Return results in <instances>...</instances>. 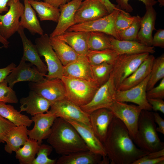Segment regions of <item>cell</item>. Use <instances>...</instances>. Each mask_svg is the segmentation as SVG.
<instances>
[{"instance_id":"cell-1","label":"cell","mask_w":164,"mask_h":164,"mask_svg":"<svg viewBox=\"0 0 164 164\" xmlns=\"http://www.w3.org/2000/svg\"><path fill=\"white\" fill-rule=\"evenodd\" d=\"M103 143L111 164H132L150 152L136 146L126 126L114 116Z\"/></svg>"},{"instance_id":"cell-2","label":"cell","mask_w":164,"mask_h":164,"mask_svg":"<svg viewBox=\"0 0 164 164\" xmlns=\"http://www.w3.org/2000/svg\"><path fill=\"white\" fill-rule=\"evenodd\" d=\"M47 139V142L56 152L62 155L89 150L75 128L60 118L55 119Z\"/></svg>"},{"instance_id":"cell-3","label":"cell","mask_w":164,"mask_h":164,"mask_svg":"<svg viewBox=\"0 0 164 164\" xmlns=\"http://www.w3.org/2000/svg\"><path fill=\"white\" fill-rule=\"evenodd\" d=\"M153 112L143 110L140 114L138 129L133 141L139 148L149 152L164 148L156 131Z\"/></svg>"},{"instance_id":"cell-4","label":"cell","mask_w":164,"mask_h":164,"mask_svg":"<svg viewBox=\"0 0 164 164\" xmlns=\"http://www.w3.org/2000/svg\"><path fill=\"white\" fill-rule=\"evenodd\" d=\"M65 98L80 107L89 103L100 87L94 81L63 76Z\"/></svg>"},{"instance_id":"cell-5","label":"cell","mask_w":164,"mask_h":164,"mask_svg":"<svg viewBox=\"0 0 164 164\" xmlns=\"http://www.w3.org/2000/svg\"><path fill=\"white\" fill-rule=\"evenodd\" d=\"M150 55L149 53L117 55L111 73L117 90L121 84L133 73Z\"/></svg>"},{"instance_id":"cell-6","label":"cell","mask_w":164,"mask_h":164,"mask_svg":"<svg viewBox=\"0 0 164 164\" xmlns=\"http://www.w3.org/2000/svg\"><path fill=\"white\" fill-rule=\"evenodd\" d=\"M35 43L40 56L44 57L47 64L46 79H61L63 66L51 45L48 35L45 34L36 38Z\"/></svg>"},{"instance_id":"cell-7","label":"cell","mask_w":164,"mask_h":164,"mask_svg":"<svg viewBox=\"0 0 164 164\" xmlns=\"http://www.w3.org/2000/svg\"><path fill=\"white\" fill-rule=\"evenodd\" d=\"M110 109L114 116L124 124L133 140L137 131L139 118L143 109L138 105L114 101Z\"/></svg>"},{"instance_id":"cell-8","label":"cell","mask_w":164,"mask_h":164,"mask_svg":"<svg viewBox=\"0 0 164 164\" xmlns=\"http://www.w3.org/2000/svg\"><path fill=\"white\" fill-rule=\"evenodd\" d=\"M121 10L118 6L117 9L105 16L92 21L75 24L67 31L101 32L120 40L115 29L114 23L116 17Z\"/></svg>"},{"instance_id":"cell-9","label":"cell","mask_w":164,"mask_h":164,"mask_svg":"<svg viewBox=\"0 0 164 164\" xmlns=\"http://www.w3.org/2000/svg\"><path fill=\"white\" fill-rule=\"evenodd\" d=\"M50 108L48 111L56 117L80 122L91 127L89 114L66 98L52 104Z\"/></svg>"},{"instance_id":"cell-10","label":"cell","mask_w":164,"mask_h":164,"mask_svg":"<svg viewBox=\"0 0 164 164\" xmlns=\"http://www.w3.org/2000/svg\"><path fill=\"white\" fill-rule=\"evenodd\" d=\"M116 90L111 73L108 80L99 87L91 101L80 107L88 114L98 109H110L115 100Z\"/></svg>"},{"instance_id":"cell-11","label":"cell","mask_w":164,"mask_h":164,"mask_svg":"<svg viewBox=\"0 0 164 164\" xmlns=\"http://www.w3.org/2000/svg\"><path fill=\"white\" fill-rule=\"evenodd\" d=\"M7 5L9 8L6 13L0 14V35L7 40L17 32L19 19L24 10V5L20 1L10 0Z\"/></svg>"},{"instance_id":"cell-12","label":"cell","mask_w":164,"mask_h":164,"mask_svg":"<svg viewBox=\"0 0 164 164\" xmlns=\"http://www.w3.org/2000/svg\"><path fill=\"white\" fill-rule=\"evenodd\" d=\"M29 86L31 90L43 97L51 104L65 98V88L61 79L45 78L38 82H30Z\"/></svg>"},{"instance_id":"cell-13","label":"cell","mask_w":164,"mask_h":164,"mask_svg":"<svg viewBox=\"0 0 164 164\" xmlns=\"http://www.w3.org/2000/svg\"><path fill=\"white\" fill-rule=\"evenodd\" d=\"M21 59L19 65L14 68L6 77V81L13 88L15 84L22 81L38 82L45 79L46 74L39 72L36 67L30 63Z\"/></svg>"},{"instance_id":"cell-14","label":"cell","mask_w":164,"mask_h":164,"mask_svg":"<svg viewBox=\"0 0 164 164\" xmlns=\"http://www.w3.org/2000/svg\"><path fill=\"white\" fill-rule=\"evenodd\" d=\"M150 76V74L141 83L128 89L117 90L114 101L132 102L143 110L151 111L152 107L148 102L146 96L147 86Z\"/></svg>"},{"instance_id":"cell-15","label":"cell","mask_w":164,"mask_h":164,"mask_svg":"<svg viewBox=\"0 0 164 164\" xmlns=\"http://www.w3.org/2000/svg\"><path fill=\"white\" fill-rule=\"evenodd\" d=\"M109 14L100 0H84L76 12L75 24L92 21Z\"/></svg>"},{"instance_id":"cell-16","label":"cell","mask_w":164,"mask_h":164,"mask_svg":"<svg viewBox=\"0 0 164 164\" xmlns=\"http://www.w3.org/2000/svg\"><path fill=\"white\" fill-rule=\"evenodd\" d=\"M56 118L48 111L32 116L31 119L34 125L32 129L28 130L29 138L36 140L40 145L43 140L47 139L50 135L52 127Z\"/></svg>"},{"instance_id":"cell-17","label":"cell","mask_w":164,"mask_h":164,"mask_svg":"<svg viewBox=\"0 0 164 164\" xmlns=\"http://www.w3.org/2000/svg\"><path fill=\"white\" fill-rule=\"evenodd\" d=\"M89 114L91 128L103 143L105 140L114 115L109 108H106L97 109Z\"/></svg>"},{"instance_id":"cell-18","label":"cell","mask_w":164,"mask_h":164,"mask_svg":"<svg viewBox=\"0 0 164 164\" xmlns=\"http://www.w3.org/2000/svg\"><path fill=\"white\" fill-rule=\"evenodd\" d=\"M83 0H72L60 6V15L57 25L50 37L58 36L75 24V15Z\"/></svg>"},{"instance_id":"cell-19","label":"cell","mask_w":164,"mask_h":164,"mask_svg":"<svg viewBox=\"0 0 164 164\" xmlns=\"http://www.w3.org/2000/svg\"><path fill=\"white\" fill-rule=\"evenodd\" d=\"M63 73L65 77L94 81L91 65L85 55H79L75 60L63 66Z\"/></svg>"},{"instance_id":"cell-20","label":"cell","mask_w":164,"mask_h":164,"mask_svg":"<svg viewBox=\"0 0 164 164\" xmlns=\"http://www.w3.org/2000/svg\"><path fill=\"white\" fill-rule=\"evenodd\" d=\"M76 129L89 149L94 153L107 156L103 143L99 140L91 127L72 120L67 121Z\"/></svg>"},{"instance_id":"cell-21","label":"cell","mask_w":164,"mask_h":164,"mask_svg":"<svg viewBox=\"0 0 164 164\" xmlns=\"http://www.w3.org/2000/svg\"><path fill=\"white\" fill-rule=\"evenodd\" d=\"M24 29L19 26L17 32L21 39L23 47V54L21 59L35 66L40 73L46 74L47 66L41 59L35 44H33L26 37Z\"/></svg>"},{"instance_id":"cell-22","label":"cell","mask_w":164,"mask_h":164,"mask_svg":"<svg viewBox=\"0 0 164 164\" xmlns=\"http://www.w3.org/2000/svg\"><path fill=\"white\" fill-rule=\"evenodd\" d=\"M20 111H26L32 116L47 112L51 103L47 100L31 90L26 97L20 99Z\"/></svg>"},{"instance_id":"cell-23","label":"cell","mask_w":164,"mask_h":164,"mask_svg":"<svg viewBox=\"0 0 164 164\" xmlns=\"http://www.w3.org/2000/svg\"><path fill=\"white\" fill-rule=\"evenodd\" d=\"M146 11L141 18V26L138 36L137 41L145 45L152 46V32L155 28L157 13L153 6H145Z\"/></svg>"},{"instance_id":"cell-24","label":"cell","mask_w":164,"mask_h":164,"mask_svg":"<svg viewBox=\"0 0 164 164\" xmlns=\"http://www.w3.org/2000/svg\"><path fill=\"white\" fill-rule=\"evenodd\" d=\"M109 38L111 49L115 50L118 55L144 53L153 54L155 52L154 47L147 46L138 41L119 40L110 35Z\"/></svg>"},{"instance_id":"cell-25","label":"cell","mask_w":164,"mask_h":164,"mask_svg":"<svg viewBox=\"0 0 164 164\" xmlns=\"http://www.w3.org/2000/svg\"><path fill=\"white\" fill-rule=\"evenodd\" d=\"M89 34L88 32L67 30L57 36L69 45L78 55L86 56L89 50Z\"/></svg>"},{"instance_id":"cell-26","label":"cell","mask_w":164,"mask_h":164,"mask_svg":"<svg viewBox=\"0 0 164 164\" xmlns=\"http://www.w3.org/2000/svg\"><path fill=\"white\" fill-rule=\"evenodd\" d=\"M155 58L153 55H149L138 68L121 84L117 90L128 89L142 81L150 74Z\"/></svg>"},{"instance_id":"cell-27","label":"cell","mask_w":164,"mask_h":164,"mask_svg":"<svg viewBox=\"0 0 164 164\" xmlns=\"http://www.w3.org/2000/svg\"><path fill=\"white\" fill-rule=\"evenodd\" d=\"M103 157L89 150L62 155L56 164H102Z\"/></svg>"},{"instance_id":"cell-28","label":"cell","mask_w":164,"mask_h":164,"mask_svg":"<svg viewBox=\"0 0 164 164\" xmlns=\"http://www.w3.org/2000/svg\"><path fill=\"white\" fill-rule=\"evenodd\" d=\"M27 127L24 126H15L8 132L5 139V151L9 154L15 152L23 146L29 137Z\"/></svg>"},{"instance_id":"cell-29","label":"cell","mask_w":164,"mask_h":164,"mask_svg":"<svg viewBox=\"0 0 164 164\" xmlns=\"http://www.w3.org/2000/svg\"><path fill=\"white\" fill-rule=\"evenodd\" d=\"M24 10L19 22V26L26 29L32 34H43V31L37 18L35 10L29 0H23Z\"/></svg>"},{"instance_id":"cell-30","label":"cell","mask_w":164,"mask_h":164,"mask_svg":"<svg viewBox=\"0 0 164 164\" xmlns=\"http://www.w3.org/2000/svg\"><path fill=\"white\" fill-rule=\"evenodd\" d=\"M51 45L63 66L75 60L79 55L57 36L50 37Z\"/></svg>"},{"instance_id":"cell-31","label":"cell","mask_w":164,"mask_h":164,"mask_svg":"<svg viewBox=\"0 0 164 164\" xmlns=\"http://www.w3.org/2000/svg\"><path fill=\"white\" fill-rule=\"evenodd\" d=\"M11 105L4 102H0V115L12 122L16 126H31L33 121L29 118L21 113Z\"/></svg>"},{"instance_id":"cell-32","label":"cell","mask_w":164,"mask_h":164,"mask_svg":"<svg viewBox=\"0 0 164 164\" xmlns=\"http://www.w3.org/2000/svg\"><path fill=\"white\" fill-rule=\"evenodd\" d=\"M34 9L38 14L41 21H51L57 22L60 15V9L44 2L29 0Z\"/></svg>"},{"instance_id":"cell-33","label":"cell","mask_w":164,"mask_h":164,"mask_svg":"<svg viewBox=\"0 0 164 164\" xmlns=\"http://www.w3.org/2000/svg\"><path fill=\"white\" fill-rule=\"evenodd\" d=\"M39 146L36 140L29 138L22 147L15 152L16 158L20 164H32Z\"/></svg>"},{"instance_id":"cell-34","label":"cell","mask_w":164,"mask_h":164,"mask_svg":"<svg viewBox=\"0 0 164 164\" xmlns=\"http://www.w3.org/2000/svg\"><path fill=\"white\" fill-rule=\"evenodd\" d=\"M118 55L113 49H108L100 50H89L86 56L91 65L104 63L113 65Z\"/></svg>"},{"instance_id":"cell-35","label":"cell","mask_w":164,"mask_h":164,"mask_svg":"<svg viewBox=\"0 0 164 164\" xmlns=\"http://www.w3.org/2000/svg\"><path fill=\"white\" fill-rule=\"evenodd\" d=\"M88 46L89 50H92L111 49L109 35L101 32H90Z\"/></svg>"},{"instance_id":"cell-36","label":"cell","mask_w":164,"mask_h":164,"mask_svg":"<svg viewBox=\"0 0 164 164\" xmlns=\"http://www.w3.org/2000/svg\"><path fill=\"white\" fill-rule=\"evenodd\" d=\"M164 78V54L155 58L148 82L146 91L154 87L159 80Z\"/></svg>"},{"instance_id":"cell-37","label":"cell","mask_w":164,"mask_h":164,"mask_svg":"<svg viewBox=\"0 0 164 164\" xmlns=\"http://www.w3.org/2000/svg\"><path fill=\"white\" fill-rule=\"evenodd\" d=\"M113 64L104 63L91 65L93 80L100 87L109 79L112 71Z\"/></svg>"},{"instance_id":"cell-38","label":"cell","mask_w":164,"mask_h":164,"mask_svg":"<svg viewBox=\"0 0 164 164\" xmlns=\"http://www.w3.org/2000/svg\"><path fill=\"white\" fill-rule=\"evenodd\" d=\"M141 18L139 15L128 28L118 33L120 40L137 41V36L141 26Z\"/></svg>"},{"instance_id":"cell-39","label":"cell","mask_w":164,"mask_h":164,"mask_svg":"<svg viewBox=\"0 0 164 164\" xmlns=\"http://www.w3.org/2000/svg\"><path fill=\"white\" fill-rule=\"evenodd\" d=\"M53 149L50 145L41 144L37 153V156L32 164H56V159H51L48 157Z\"/></svg>"},{"instance_id":"cell-40","label":"cell","mask_w":164,"mask_h":164,"mask_svg":"<svg viewBox=\"0 0 164 164\" xmlns=\"http://www.w3.org/2000/svg\"><path fill=\"white\" fill-rule=\"evenodd\" d=\"M136 17V16H132L127 12L121 9L117 15L114 23V28L118 33L128 27Z\"/></svg>"},{"instance_id":"cell-41","label":"cell","mask_w":164,"mask_h":164,"mask_svg":"<svg viewBox=\"0 0 164 164\" xmlns=\"http://www.w3.org/2000/svg\"><path fill=\"white\" fill-rule=\"evenodd\" d=\"M18 99L13 88L8 86L7 82L4 80L0 83V102L17 103Z\"/></svg>"},{"instance_id":"cell-42","label":"cell","mask_w":164,"mask_h":164,"mask_svg":"<svg viewBox=\"0 0 164 164\" xmlns=\"http://www.w3.org/2000/svg\"><path fill=\"white\" fill-rule=\"evenodd\" d=\"M15 125L0 115V143H5V139L9 131Z\"/></svg>"},{"instance_id":"cell-43","label":"cell","mask_w":164,"mask_h":164,"mask_svg":"<svg viewBox=\"0 0 164 164\" xmlns=\"http://www.w3.org/2000/svg\"><path fill=\"white\" fill-rule=\"evenodd\" d=\"M147 98H164V78L161 80L159 85L154 87L147 91Z\"/></svg>"},{"instance_id":"cell-44","label":"cell","mask_w":164,"mask_h":164,"mask_svg":"<svg viewBox=\"0 0 164 164\" xmlns=\"http://www.w3.org/2000/svg\"><path fill=\"white\" fill-rule=\"evenodd\" d=\"M117 3V5L121 10L128 12H131L133 10L132 6L129 4L128 2L129 0H114ZM142 2L145 6H153L157 3L155 0H138Z\"/></svg>"},{"instance_id":"cell-45","label":"cell","mask_w":164,"mask_h":164,"mask_svg":"<svg viewBox=\"0 0 164 164\" xmlns=\"http://www.w3.org/2000/svg\"><path fill=\"white\" fill-rule=\"evenodd\" d=\"M145 155L135 161L132 164H162L164 163V156L153 159Z\"/></svg>"},{"instance_id":"cell-46","label":"cell","mask_w":164,"mask_h":164,"mask_svg":"<svg viewBox=\"0 0 164 164\" xmlns=\"http://www.w3.org/2000/svg\"><path fill=\"white\" fill-rule=\"evenodd\" d=\"M152 46L164 48V29H159L153 36Z\"/></svg>"},{"instance_id":"cell-47","label":"cell","mask_w":164,"mask_h":164,"mask_svg":"<svg viewBox=\"0 0 164 164\" xmlns=\"http://www.w3.org/2000/svg\"><path fill=\"white\" fill-rule=\"evenodd\" d=\"M147 100L152 109L155 112L159 111L164 114V101L163 99L147 98Z\"/></svg>"},{"instance_id":"cell-48","label":"cell","mask_w":164,"mask_h":164,"mask_svg":"<svg viewBox=\"0 0 164 164\" xmlns=\"http://www.w3.org/2000/svg\"><path fill=\"white\" fill-rule=\"evenodd\" d=\"M16 66V65L14 63H12L6 67L0 69V83L5 80Z\"/></svg>"},{"instance_id":"cell-49","label":"cell","mask_w":164,"mask_h":164,"mask_svg":"<svg viewBox=\"0 0 164 164\" xmlns=\"http://www.w3.org/2000/svg\"><path fill=\"white\" fill-rule=\"evenodd\" d=\"M155 121L158 125L156 127V131L162 134H164V120L157 112L153 113Z\"/></svg>"},{"instance_id":"cell-50","label":"cell","mask_w":164,"mask_h":164,"mask_svg":"<svg viewBox=\"0 0 164 164\" xmlns=\"http://www.w3.org/2000/svg\"><path fill=\"white\" fill-rule=\"evenodd\" d=\"M100 1L105 6L109 13L112 12L118 7L117 5L112 3L109 0H100Z\"/></svg>"},{"instance_id":"cell-51","label":"cell","mask_w":164,"mask_h":164,"mask_svg":"<svg viewBox=\"0 0 164 164\" xmlns=\"http://www.w3.org/2000/svg\"><path fill=\"white\" fill-rule=\"evenodd\" d=\"M44 2L59 8L60 6L66 3L67 0H43Z\"/></svg>"},{"instance_id":"cell-52","label":"cell","mask_w":164,"mask_h":164,"mask_svg":"<svg viewBox=\"0 0 164 164\" xmlns=\"http://www.w3.org/2000/svg\"><path fill=\"white\" fill-rule=\"evenodd\" d=\"M11 0H0V14L4 12H7L9 9L8 7V2ZM15 1H19L20 0H12Z\"/></svg>"},{"instance_id":"cell-53","label":"cell","mask_w":164,"mask_h":164,"mask_svg":"<svg viewBox=\"0 0 164 164\" xmlns=\"http://www.w3.org/2000/svg\"><path fill=\"white\" fill-rule=\"evenodd\" d=\"M0 43L2 44L4 47L7 48L9 46V42L8 40L2 36L0 35Z\"/></svg>"},{"instance_id":"cell-54","label":"cell","mask_w":164,"mask_h":164,"mask_svg":"<svg viewBox=\"0 0 164 164\" xmlns=\"http://www.w3.org/2000/svg\"><path fill=\"white\" fill-rule=\"evenodd\" d=\"M159 3V5L161 7L164 6V0H157Z\"/></svg>"},{"instance_id":"cell-55","label":"cell","mask_w":164,"mask_h":164,"mask_svg":"<svg viewBox=\"0 0 164 164\" xmlns=\"http://www.w3.org/2000/svg\"><path fill=\"white\" fill-rule=\"evenodd\" d=\"M2 47H4L3 46H2L1 47H0V49L1 48H2Z\"/></svg>"},{"instance_id":"cell-56","label":"cell","mask_w":164,"mask_h":164,"mask_svg":"<svg viewBox=\"0 0 164 164\" xmlns=\"http://www.w3.org/2000/svg\"><path fill=\"white\" fill-rule=\"evenodd\" d=\"M37 0V1H40V0Z\"/></svg>"},{"instance_id":"cell-57","label":"cell","mask_w":164,"mask_h":164,"mask_svg":"<svg viewBox=\"0 0 164 164\" xmlns=\"http://www.w3.org/2000/svg\"><path fill=\"white\" fill-rule=\"evenodd\" d=\"M67 0V1H68L69 0Z\"/></svg>"}]
</instances>
